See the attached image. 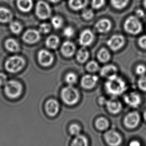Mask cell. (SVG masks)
I'll return each mask as SVG.
<instances>
[{
  "mask_svg": "<svg viewBox=\"0 0 146 146\" xmlns=\"http://www.w3.org/2000/svg\"><path fill=\"white\" fill-rule=\"evenodd\" d=\"M49 2L53 3H56L57 2H59L60 0H48Z\"/></svg>",
  "mask_w": 146,
  "mask_h": 146,
  "instance_id": "46",
  "label": "cell"
},
{
  "mask_svg": "<svg viewBox=\"0 0 146 146\" xmlns=\"http://www.w3.org/2000/svg\"><path fill=\"white\" fill-rule=\"evenodd\" d=\"M40 32L35 29L27 30L23 35V40L26 43L33 44L39 41L40 38Z\"/></svg>",
  "mask_w": 146,
  "mask_h": 146,
  "instance_id": "11",
  "label": "cell"
},
{
  "mask_svg": "<svg viewBox=\"0 0 146 146\" xmlns=\"http://www.w3.org/2000/svg\"><path fill=\"white\" fill-rule=\"evenodd\" d=\"M129 0H110L111 4L114 8L120 10L127 5Z\"/></svg>",
  "mask_w": 146,
  "mask_h": 146,
  "instance_id": "29",
  "label": "cell"
},
{
  "mask_svg": "<svg viewBox=\"0 0 146 146\" xmlns=\"http://www.w3.org/2000/svg\"><path fill=\"white\" fill-rule=\"evenodd\" d=\"M45 109L49 116H54L59 111V103L54 99H50L46 102Z\"/></svg>",
  "mask_w": 146,
  "mask_h": 146,
  "instance_id": "14",
  "label": "cell"
},
{
  "mask_svg": "<svg viewBox=\"0 0 146 146\" xmlns=\"http://www.w3.org/2000/svg\"><path fill=\"white\" fill-rule=\"evenodd\" d=\"M5 92L9 98L16 99L19 97L22 93V86L18 81L11 80L5 85Z\"/></svg>",
  "mask_w": 146,
  "mask_h": 146,
  "instance_id": "4",
  "label": "cell"
},
{
  "mask_svg": "<svg viewBox=\"0 0 146 146\" xmlns=\"http://www.w3.org/2000/svg\"><path fill=\"white\" fill-rule=\"evenodd\" d=\"M69 131L71 135L76 136L80 134L81 128L78 125L73 124L69 127Z\"/></svg>",
  "mask_w": 146,
  "mask_h": 146,
  "instance_id": "34",
  "label": "cell"
},
{
  "mask_svg": "<svg viewBox=\"0 0 146 146\" xmlns=\"http://www.w3.org/2000/svg\"><path fill=\"white\" fill-rule=\"evenodd\" d=\"M125 103L133 108H137L141 103L140 95L136 93H131L124 97Z\"/></svg>",
  "mask_w": 146,
  "mask_h": 146,
  "instance_id": "15",
  "label": "cell"
},
{
  "mask_svg": "<svg viewBox=\"0 0 146 146\" xmlns=\"http://www.w3.org/2000/svg\"><path fill=\"white\" fill-rule=\"evenodd\" d=\"M13 15L10 10L5 8H0V22L8 23L12 20Z\"/></svg>",
  "mask_w": 146,
  "mask_h": 146,
  "instance_id": "22",
  "label": "cell"
},
{
  "mask_svg": "<svg viewBox=\"0 0 146 146\" xmlns=\"http://www.w3.org/2000/svg\"><path fill=\"white\" fill-rule=\"evenodd\" d=\"M7 82V77L3 73H0V86L4 85Z\"/></svg>",
  "mask_w": 146,
  "mask_h": 146,
  "instance_id": "42",
  "label": "cell"
},
{
  "mask_svg": "<svg viewBox=\"0 0 146 146\" xmlns=\"http://www.w3.org/2000/svg\"><path fill=\"white\" fill-rule=\"evenodd\" d=\"M6 49L11 52H17L20 50V46L14 39H9L5 42Z\"/></svg>",
  "mask_w": 146,
  "mask_h": 146,
  "instance_id": "25",
  "label": "cell"
},
{
  "mask_svg": "<svg viewBox=\"0 0 146 146\" xmlns=\"http://www.w3.org/2000/svg\"><path fill=\"white\" fill-rule=\"evenodd\" d=\"M35 13L36 16L40 19L46 20L51 16V8L46 2L40 1L36 5Z\"/></svg>",
  "mask_w": 146,
  "mask_h": 146,
  "instance_id": "6",
  "label": "cell"
},
{
  "mask_svg": "<svg viewBox=\"0 0 146 146\" xmlns=\"http://www.w3.org/2000/svg\"><path fill=\"white\" fill-rule=\"evenodd\" d=\"M77 77L75 73L72 72L67 73L65 77L66 82L69 85L74 84L77 82Z\"/></svg>",
  "mask_w": 146,
  "mask_h": 146,
  "instance_id": "31",
  "label": "cell"
},
{
  "mask_svg": "<svg viewBox=\"0 0 146 146\" xmlns=\"http://www.w3.org/2000/svg\"><path fill=\"white\" fill-rule=\"evenodd\" d=\"M138 86L141 90L146 92V76H142L139 80Z\"/></svg>",
  "mask_w": 146,
  "mask_h": 146,
  "instance_id": "38",
  "label": "cell"
},
{
  "mask_svg": "<svg viewBox=\"0 0 146 146\" xmlns=\"http://www.w3.org/2000/svg\"><path fill=\"white\" fill-rule=\"evenodd\" d=\"M97 58L101 63H106L110 59V54L108 51L105 48H102L97 54Z\"/></svg>",
  "mask_w": 146,
  "mask_h": 146,
  "instance_id": "27",
  "label": "cell"
},
{
  "mask_svg": "<svg viewBox=\"0 0 146 146\" xmlns=\"http://www.w3.org/2000/svg\"><path fill=\"white\" fill-rule=\"evenodd\" d=\"M146 67L144 66L143 65H139L137 67L136 72L138 75H140L141 76H144L145 73H146Z\"/></svg>",
  "mask_w": 146,
  "mask_h": 146,
  "instance_id": "40",
  "label": "cell"
},
{
  "mask_svg": "<svg viewBox=\"0 0 146 146\" xmlns=\"http://www.w3.org/2000/svg\"><path fill=\"white\" fill-rule=\"evenodd\" d=\"M86 68L88 71L90 72H95L99 70L98 64L95 61L89 62L86 66Z\"/></svg>",
  "mask_w": 146,
  "mask_h": 146,
  "instance_id": "33",
  "label": "cell"
},
{
  "mask_svg": "<svg viewBox=\"0 0 146 146\" xmlns=\"http://www.w3.org/2000/svg\"><path fill=\"white\" fill-rule=\"evenodd\" d=\"M71 146H88V140L83 135H78L73 139Z\"/></svg>",
  "mask_w": 146,
  "mask_h": 146,
  "instance_id": "26",
  "label": "cell"
},
{
  "mask_svg": "<svg viewBox=\"0 0 146 146\" xmlns=\"http://www.w3.org/2000/svg\"><path fill=\"white\" fill-rule=\"evenodd\" d=\"M96 127L100 130H105L109 127V122L106 119L99 118L96 121Z\"/></svg>",
  "mask_w": 146,
  "mask_h": 146,
  "instance_id": "28",
  "label": "cell"
},
{
  "mask_svg": "<svg viewBox=\"0 0 146 146\" xmlns=\"http://www.w3.org/2000/svg\"><path fill=\"white\" fill-rule=\"evenodd\" d=\"M117 71V68L114 65H107L101 68L100 73L101 76L108 79L109 78L116 75Z\"/></svg>",
  "mask_w": 146,
  "mask_h": 146,
  "instance_id": "18",
  "label": "cell"
},
{
  "mask_svg": "<svg viewBox=\"0 0 146 146\" xmlns=\"http://www.w3.org/2000/svg\"><path fill=\"white\" fill-rule=\"evenodd\" d=\"M105 0H92L91 6L93 9H99L104 5Z\"/></svg>",
  "mask_w": 146,
  "mask_h": 146,
  "instance_id": "37",
  "label": "cell"
},
{
  "mask_svg": "<svg viewBox=\"0 0 146 146\" xmlns=\"http://www.w3.org/2000/svg\"><path fill=\"white\" fill-rule=\"evenodd\" d=\"M38 60L40 65L46 67L51 65L53 63V55L47 50L42 49L38 53Z\"/></svg>",
  "mask_w": 146,
  "mask_h": 146,
  "instance_id": "7",
  "label": "cell"
},
{
  "mask_svg": "<svg viewBox=\"0 0 146 146\" xmlns=\"http://www.w3.org/2000/svg\"><path fill=\"white\" fill-rule=\"evenodd\" d=\"M104 138L107 143L110 146H118L122 142L120 135L115 131H107L105 134Z\"/></svg>",
  "mask_w": 146,
  "mask_h": 146,
  "instance_id": "9",
  "label": "cell"
},
{
  "mask_svg": "<svg viewBox=\"0 0 146 146\" xmlns=\"http://www.w3.org/2000/svg\"><path fill=\"white\" fill-rule=\"evenodd\" d=\"M82 16L85 20H91L94 17V12L91 9H85L82 12Z\"/></svg>",
  "mask_w": 146,
  "mask_h": 146,
  "instance_id": "36",
  "label": "cell"
},
{
  "mask_svg": "<svg viewBox=\"0 0 146 146\" xmlns=\"http://www.w3.org/2000/svg\"><path fill=\"white\" fill-rule=\"evenodd\" d=\"M76 50L75 45L70 41H65L61 47V53L66 57H71L74 54Z\"/></svg>",
  "mask_w": 146,
  "mask_h": 146,
  "instance_id": "16",
  "label": "cell"
},
{
  "mask_svg": "<svg viewBox=\"0 0 146 146\" xmlns=\"http://www.w3.org/2000/svg\"><path fill=\"white\" fill-rule=\"evenodd\" d=\"M89 58V52L85 47H83L77 51L76 59L80 63H84Z\"/></svg>",
  "mask_w": 146,
  "mask_h": 146,
  "instance_id": "24",
  "label": "cell"
},
{
  "mask_svg": "<svg viewBox=\"0 0 146 146\" xmlns=\"http://www.w3.org/2000/svg\"><path fill=\"white\" fill-rule=\"evenodd\" d=\"M88 3V0H69V7L74 11H79L85 8Z\"/></svg>",
  "mask_w": 146,
  "mask_h": 146,
  "instance_id": "20",
  "label": "cell"
},
{
  "mask_svg": "<svg viewBox=\"0 0 146 146\" xmlns=\"http://www.w3.org/2000/svg\"><path fill=\"white\" fill-rule=\"evenodd\" d=\"M95 27L98 32L101 33H105L111 30L112 23L108 19H103L97 21L95 24Z\"/></svg>",
  "mask_w": 146,
  "mask_h": 146,
  "instance_id": "17",
  "label": "cell"
},
{
  "mask_svg": "<svg viewBox=\"0 0 146 146\" xmlns=\"http://www.w3.org/2000/svg\"><path fill=\"white\" fill-rule=\"evenodd\" d=\"M94 39V35L93 32L89 29H86L80 34L78 41L80 45L86 47L92 43Z\"/></svg>",
  "mask_w": 146,
  "mask_h": 146,
  "instance_id": "12",
  "label": "cell"
},
{
  "mask_svg": "<svg viewBox=\"0 0 146 146\" xmlns=\"http://www.w3.org/2000/svg\"><path fill=\"white\" fill-rule=\"evenodd\" d=\"M59 38L55 35H50L48 37L46 41V45L48 48L55 49L59 44Z\"/></svg>",
  "mask_w": 146,
  "mask_h": 146,
  "instance_id": "23",
  "label": "cell"
},
{
  "mask_svg": "<svg viewBox=\"0 0 146 146\" xmlns=\"http://www.w3.org/2000/svg\"><path fill=\"white\" fill-rule=\"evenodd\" d=\"M99 102L101 104H106V100L104 98H103V97H101L99 99Z\"/></svg>",
  "mask_w": 146,
  "mask_h": 146,
  "instance_id": "45",
  "label": "cell"
},
{
  "mask_svg": "<svg viewBox=\"0 0 146 146\" xmlns=\"http://www.w3.org/2000/svg\"><path fill=\"white\" fill-rule=\"evenodd\" d=\"M51 30V27L49 24L48 23H42L38 27V31L40 33L42 34H46L48 33Z\"/></svg>",
  "mask_w": 146,
  "mask_h": 146,
  "instance_id": "35",
  "label": "cell"
},
{
  "mask_svg": "<svg viewBox=\"0 0 146 146\" xmlns=\"http://www.w3.org/2000/svg\"><path fill=\"white\" fill-rule=\"evenodd\" d=\"M129 146H141V144L137 141H133L130 143Z\"/></svg>",
  "mask_w": 146,
  "mask_h": 146,
  "instance_id": "44",
  "label": "cell"
},
{
  "mask_svg": "<svg viewBox=\"0 0 146 146\" xmlns=\"http://www.w3.org/2000/svg\"><path fill=\"white\" fill-rule=\"evenodd\" d=\"M51 24L54 29H58L61 28L63 25V20L59 16H54L51 18Z\"/></svg>",
  "mask_w": 146,
  "mask_h": 146,
  "instance_id": "30",
  "label": "cell"
},
{
  "mask_svg": "<svg viewBox=\"0 0 146 146\" xmlns=\"http://www.w3.org/2000/svg\"><path fill=\"white\" fill-rule=\"evenodd\" d=\"M137 15L139 17H143L144 16V13L143 11L142 10L139 9L136 11Z\"/></svg>",
  "mask_w": 146,
  "mask_h": 146,
  "instance_id": "43",
  "label": "cell"
},
{
  "mask_svg": "<svg viewBox=\"0 0 146 146\" xmlns=\"http://www.w3.org/2000/svg\"><path fill=\"white\" fill-rule=\"evenodd\" d=\"M124 44V37L120 35H113L107 42V46L113 51H117L120 49Z\"/></svg>",
  "mask_w": 146,
  "mask_h": 146,
  "instance_id": "8",
  "label": "cell"
},
{
  "mask_svg": "<svg viewBox=\"0 0 146 146\" xmlns=\"http://www.w3.org/2000/svg\"><path fill=\"white\" fill-rule=\"evenodd\" d=\"M10 28L11 31L15 34L20 33L22 30V26L19 22H12L10 25Z\"/></svg>",
  "mask_w": 146,
  "mask_h": 146,
  "instance_id": "32",
  "label": "cell"
},
{
  "mask_svg": "<svg viewBox=\"0 0 146 146\" xmlns=\"http://www.w3.org/2000/svg\"><path fill=\"white\" fill-rule=\"evenodd\" d=\"M144 117L145 120L146 121V111L145 112L144 114Z\"/></svg>",
  "mask_w": 146,
  "mask_h": 146,
  "instance_id": "47",
  "label": "cell"
},
{
  "mask_svg": "<svg viewBox=\"0 0 146 146\" xmlns=\"http://www.w3.org/2000/svg\"><path fill=\"white\" fill-rule=\"evenodd\" d=\"M63 34L66 37L71 38L74 34V31L71 27H67L63 30Z\"/></svg>",
  "mask_w": 146,
  "mask_h": 146,
  "instance_id": "39",
  "label": "cell"
},
{
  "mask_svg": "<svg viewBox=\"0 0 146 146\" xmlns=\"http://www.w3.org/2000/svg\"><path fill=\"white\" fill-rule=\"evenodd\" d=\"M105 86L107 93L113 96H118L122 94L127 89L124 81L116 75L109 78Z\"/></svg>",
  "mask_w": 146,
  "mask_h": 146,
  "instance_id": "1",
  "label": "cell"
},
{
  "mask_svg": "<svg viewBox=\"0 0 146 146\" xmlns=\"http://www.w3.org/2000/svg\"><path fill=\"white\" fill-rule=\"evenodd\" d=\"M17 4L20 11L27 13L32 10L33 2L32 0H17Z\"/></svg>",
  "mask_w": 146,
  "mask_h": 146,
  "instance_id": "21",
  "label": "cell"
},
{
  "mask_svg": "<svg viewBox=\"0 0 146 146\" xmlns=\"http://www.w3.org/2000/svg\"><path fill=\"white\" fill-rule=\"evenodd\" d=\"M107 108L109 112L114 114L118 113L122 109V105L119 101L110 100L107 101L106 103Z\"/></svg>",
  "mask_w": 146,
  "mask_h": 146,
  "instance_id": "19",
  "label": "cell"
},
{
  "mask_svg": "<svg viewBox=\"0 0 146 146\" xmlns=\"http://www.w3.org/2000/svg\"><path fill=\"white\" fill-rule=\"evenodd\" d=\"M124 29L129 34L137 35L141 32L142 26L138 18L135 16H130L125 22Z\"/></svg>",
  "mask_w": 146,
  "mask_h": 146,
  "instance_id": "5",
  "label": "cell"
},
{
  "mask_svg": "<svg viewBox=\"0 0 146 146\" xmlns=\"http://www.w3.org/2000/svg\"><path fill=\"white\" fill-rule=\"evenodd\" d=\"M25 65V60L19 56H14L7 60L5 63L6 69L10 73L20 71Z\"/></svg>",
  "mask_w": 146,
  "mask_h": 146,
  "instance_id": "3",
  "label": "cell"
},
{
  "mask_svg": "<svg viewBox=\"0 0 146 146\" xmlns=\"http://www.w3.org/2000/svg\"><path fill=\"white\" fill-rule=\"evenodd\" d=\"M61 97L63 102L67 105H74L79 100V92L77 89L69 85L62 90Z\"/></svg>",
  "mask_w": 146,
  "mask_h": 146,
  "instance_id": "2",
  "label": "cell"
},
{
  "mask_svg": "<svg viewBox=\"0 0 146 146\" xmlns=\"http://www.w3.org/2000/svg\"><path fill=\"white\" fill-rule=\"evenodd\" d=\"M98 81V78L96 75H85L81 80V85L84 88L90 89L95 86Z\"/></svg>",
  "mask_w": 146,
  "mask_h": 146,
  "instance_id": "13",
  "label": "cell"
},
{
  "mask_svg": "<svg viewBox=\"0 0 146 146\" xmlns=\"http://www.w3.org/2000/svg\"><path fill=\"white\" fill-rule=\"evenodd\" d=\"M140 121V116L136 112L130 113L125 117L124 124L128 128L134 129L138 125Z\"/></svg>",
  "mask_w": 146,
  "mask_h": 146,
  "instance_id": "10",
  "label": "cell"
},
{
  "mask_svg": "<svg viewBox=\"0 0 146 146\" xmlns=\"http://www.w3.org/2000/svg\"><path fill=\"white\" fill-rule=\"evenodd\" d=\"M144 6L145 7V8H146V0H144Z\"/></svg>",
  "mask_w": 146,
  "mask_h": 146,
  "instance_id": "48",
  "label": "cell"
},
{
  "mask_svg": "<svg viewBox=\"0 0 146 146\" xmlns=\"http://www.w3.org/2000/svg\"><path fill=\"white\" fill-rule=\"evenodd\" d=\"M139 45L143 49H146V36H143L139 40Z\"/></svg>",
  "mask_w": 146,
  "mask_h": 146,
  "instance_id": "41",
  "label": "cell"
}]
</instances>
